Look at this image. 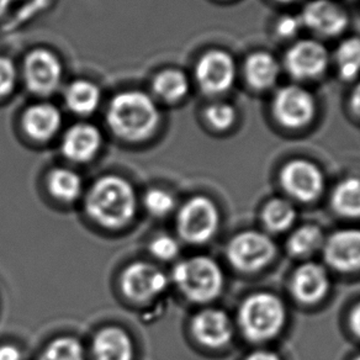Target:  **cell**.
Here are the masks:
<instances>
[{"instance_id": "cell-39", "label": "cell", "mask_w": 360, "mask_h": 360, "mask_svg": "<svg viewBox=\"0 0 360 360\" xmlns=\"http://www.w3.org/2000/svg\"><path fill=\"white\" fill-rule=\"evenodd\" d=\"M278 3H283V4H290V3H294V1H297V0H276Z\"/></svg>"}, {"instance_id": "cell-25", "label": "cell", "mask_w": 360, "mask_h": 360, "mask_svg": "<svg viewBox=\"0 0 360 360\" xmlns=\"http://www.w3.org/2000/svg\"><path fill=\"white\" fill-rule=\"evenodd\" d=\"M82 179L73 170L58 168L52 170L49 176V189L57 200L70 202L79 198L82 193Z\"/></svg>"}, {"instance_id": "cell-30", "label": "cell", "mask_w": 360, "mask_h": 360, "mask_svg": "<svg viewBox=\"0 0 360 360\" xmlns=\"http://www.w3.org/2000/svg\"><path fill=\"white\" fill-rule=\"evenodd\" d=\"M146 209L150 215L155 217H165L169 215L175 206L174 198L168 191L152 189L145 195Z\"/></svg>"}, {"instance_id": "cell-24", "label": "cell", "mask_w": 360, "mask_h": 360, "mask_svg": "<svg viewBox=\"0 0 360 360\" xmlns=\"http://www.w3.org/2000/svg\"><path fill=\"white\" fill-rule=\"evenodd\" d=\"M337 70L345 82L354 80L360 75V39L349 37L342 41L335 55Z\"/></svg>"}, {"instance_id": "cell-23", "label": "cell", "mask_w": 360, "mask_h": 360, "mask_svg": "<svg viewBox=\"0 0 360 360\" xmlns=\"http://www.w3.org/2000/svg\"><path fill=\"white\" fill-rule=\"evenodd\" d=\"M332 206L340 216L360 217V179L348 178L340 181L332 194Z\"/></svg>"}, {"instance_id": "cell-31", "label": "cell", "mask_w": 360, "mask_h": 360, "mask_svg": "<svg viewBox=\"0 0 360 360\" xmlns=\"http://www.w3.org/2000/svg\"><path fill=\"white\" fill-rule=\"evenodd\" d=\"M150 248V253L160 260L173 259L179 253L178 242L170 236L163 235L157 237L152 240Z\"/></svg>"}, {"instance_id": "cell-8", "label": "cell", "mask_w": 360, "mask_h": 360, "mask_svg": "<svg viewBox=\"0 0 360 360\" xmlns=\"http://www.w3.org/2000/svg\"><path fill=\"white\" fill-rule=\"evenodd\" d=\"M236 75L235 60L226 51H209L196 63V82L206 96L227 93L235 84Z\"/></svg>"}, {"instance_id": "cell-27", "label": "cell", "mask_w": 360, "mask_h": 360, "mask_svg": "<svg viewBox=\"0 0 360 360\" xmlns=\"http://www.w3.org/2000/svg\"><path fill=\"white\" fill-rule=\"evenodd\" d=\"M322 231L317 226H302L290 236L288 240V250L295 257H309L323 245Z\"/></svg>"}, {"instance_id": "cell-33", "label": "cell", "mask_w": 360, "mask_h": 360, "mask_svg": "<svg viewBox=\"0 0 360 360\" xmlns=\"http://www.w3.org/2000/svg\"><path fill=\"white\" fill-rule=\"evenodd\" d=\"M301 24L300 16L296 18L292 15L281 16L276 25V35L281 39H291L297 35L300 31Z\"/></svg>"}, {"instance_id": "cell-5", "label": "cell", "mask_w": 360, "mask_h": 360, "mask_svg": "<svg viewBox=\"0 0 360 360\" xmlns=\"http://www.w3.org/2000/svg\"><path fill=\"white\" fill-rule=\"evenodd\" d=\"M271 112L284 129L301 130L315 120V96L300 85H286L276 91L271 103Z\"/></svg>"}, {"instance_id": "cell-17", "label": "cell", "mask_w": 360, "mask_h": 360, "mask_svg": "<svg viewBox=\"0 0 360 360\" xmlns=\"http://www.w3.org/2000/svg\"><path fill=\"white\" fill-rule=\"evenodd\" d=\"M330 288V279L321 265L306 263L299 266L292 276L291 289L297 300L315 304L322 300Z\"/></svg>"}, {"instance_id": "cell-35", "label": "cell", "mask_w": 360, "mask_h": 360, "mask_svg": "<svg viewBox=\"0 0 360 360\" xmlns=\"http://www.w3.org/2000/svg\"><path fill=\"white\" fill-rule=\"evenodd\" d=\"M350 110L358 119H360V82L355 85L349 98Z\"/></svg>"}, {"instance_id": "cell-26", "label": "cell", "mask_w": 360, "mask_h": 360, "mask_svg": "<svg viewBox=\"0 0 360 360\" xmlns=\"http://www.w3.org/2000/svg\"><path fill=\"white\" fill-rule=\"evenodd\" d=\"M295 219L296 211L294 206L284 199L270 200L263 211V222L265 227L276 233L289 230Z\"/></svg>"}, {"instance_id": "cell-1", "label": "cell", "mask_w": 360, "mask_h": 360, "mask_svg": "<svg viewBox=\"0 0 360 360\" xmlns=\"http://www.w3.org/2000/svg\"><path fill=\"white\" fill-rule=\"evenodd\" d=\"M86 212L106 229H120L134 220L137 210L135 191L129 181L106 175L91 186L85 202Z\"/></svg>"}, {"instance_id": "cell-4", "label": "cell", "mask_w": 360, "mask_h": 360, "mask_svg": "<svg viewBox=\"0 0 360 360\" xmlns=\"http://www.w3.org/2000/svg\"><path fill=\"white\" fill-rule=\"evenodd\" d=\"M173 281L188 300L199 304L214 300L224 288V274L220 266L202 255L175 265Z\"/></svg>"}, {"instance_id": "cell-15", "label": "cell", "mask_w": 360, "mask_h": 360, "mask_svg": "<svg viewBox=\"0 0 360 360\" xmlns=\"http://www.w3.org/2000/svg\"><path fill=\"white\" fill-rule=\"evenodd\" d=\"M191 327L196 340L212 349L229 345L233 335L230 317L224 311L215 309L201 311L194 317Z\"/></svg>"}, {"instance_id": "cell-40", "label": "cell", "mask_w": 360, "mask_h": 360, "mask_svg": "<svg viewBox=\"0 0 360 360\" xmlns=\"http://www.w3.org/2000/svg\"><path fill=\"white\" fill-rule=\"evenodd\" d=\"M355 360H360V355H359V356H358V358H356V359H355Z\"/></svg>"}, {"instance_id": "cell-37", "label": "cell", "mask_w": 360, "mask_h": 360, "mask_svg": "<svg viewBox=\"0 0 360 360\" xmlns=\"http://www.w3.org/2000/svg\"><path fill=\"white\" fill-rule=\"evenodd\" d=\"M247 360H281V358L268 350H258L252 353Z\"/></svg>"}, {"instance_id": "cell-7", "label": "cell", "mask_w": 360, "mask_h": 360, "mask_svg": "<svg viewBox=\"0 0 360 360\" xmlns=\"http://www.w3.org/2000/svg\"><path fill=\"white\" fill-rule=\"evenodd\" d=\"M276 255V245L268 236L255 231L242 232L231 240L227 257L236 269L253 273L269 264Z\"/></svg>"}, {"instance_id": "cell-21", "label": "cell", "mask_w": 360, "mask_h": 360, "mask_svg": "<svg viewBox=\"0 0 360 360\" xmlns=\"http://www.w3.org/2000/svg\"><path fill=\"white\" fill-rule=\"evenodd\" d=\"M65 103L78 115H89L101 103V90L86 80H77L65 91Z\"/></svg>"}, {"instance_id": "cell-36", "label": "cell", "mask_w": 360, "mask_h": 360, "mask_svg": "<svg viewBox=\"0 0 360 360\" xmlns=\"http://www.w3.org/2000/svg\"><path fill=\"white\" fill-rule=\"evenodd\" d=\"M350 326L354 330L355 335L360 337V302L355 306L354 310L350 314Z\"/></svg>"}, {"instance_id": "cell-3", "label": "cell", "mask_w": 360, "mask_h": 360, "mask_svg": "<svg viewBox=\"0 0 360 360\" xmlns=\"http://www.w3.org/2000/svg\"><path fill=\"white\" fill-rule=\"evenodd\" d=\"M285 321V306L270 292H258L247 297L238 312L240 330L252 342L274 338L281 333Z\"/></svg>"}, {"instance_id": "cell-13", "label": "cell", "mask_w": 360, "mask_h": 360, "mask_svg": "<svg viewBox=\"0 0 360 360\" xmlns=\"http://www.w3.org/2000/svg\"><path fill=\"white\" fill-rule=\"evenodd\" d=\"M301 24L317 35L335 37L348 27L347 11L332 0H312L304 8Z\"/></svg>"}, {"instance_id": "cell-10", "label": "cell", "mask_w": 360, "mask_h": 360, "mask_svg": "<svg viewBox=\"0 0 360 360\" xmlns=\"http://www.w3.org/2000/svg\"><path fill=\"white\" fill-rule=\"evenodd\" d=\"M168 284L167 276L155 265L137 262L121 276V289L130 300L146 302L160 296Z\"/></svg>"}, {"instance_id": "cell-19", "label": "cell", "mask_w": 360, "mask_h": 360, "mask_svg": "<svg viewBox=\"0 0 360 360\" xmlns=\"http://www.w3.org/2000/svg\"><path fill=\"white\" fill-rule=\"evenodd\" d=\"M281 75V65L276 57L258 51L248 56L245 63V77L250 88L255 90H268L273 88Z\"/></svg>"}, {"instance_id": "cell-12", "label": "cell", "mask_w": 360, "mask_h": 360, "mask_svg": "<svg viewBox=\"0 0 360 360\" xmlns=\"http://www.w3.org/2000/svg\"><path fill=\"white\" fill-rule=\"evenodd\" d=\"M26 86L39 96L52 94L60 83L62 65L57 57L47 50H35L24 63Z\"/></svg>"}, {"instance_id": "cell-34", "label": "cell", "mask_w": 360, "mask_h": 360, "mask_svg": "<svg viewBox=\"0 0 360 360\" xmlns=\"http://www.w3.org/2000/svg\"><path fill=\"white\" fill-rule=\"evenodd\" d=\"M0 360H21L20 350L14 345H0Z\"/></svg>"}, {"instance_id": "cell-11", "label": "cell", "mask_w": 360, "mask_h": 360, "mask_svg": "<svg viewBox=\"0 0 360 360\" xmlns=\"http://www.w3.org/2000/svg\"><path fill=\"white\" fill-rule=\"evenodd\" d=\"M281 180L289 195L304 202L316 200L325 186L320 168L306 160H291L284 165Z\"/></svg>"}, {"instance_id": "cell-16", "label": "cell", "mask_w": 360, "mask_h": 360, "mask_svg": "<svg viewBox=\"0 0 360 360\" xmlns=\"http://www.w3.org/2000/svg\"><path fill=\"white\" fill-rule=\"evenodd\" d=\"M101 135L96 126L78 124L65 132L62 141V152L65 158L85 163L93 160L101 150Z\"/></svg>"}, {"instance_id": "cell-28", "label": "cell", "mask_w": 360, "mask_h": 360, "mask_svg": "<svg viewBox=\"0 0 360 360\" xmlns=\"http://www.w3.org/2000/svg\"><path fill=\"white\" fill-rule=\"evenodd\" d=\"M40 360H85L84 349L75 338H58L46 347Z\"/></svg>"}, {"instance_id": "cell-9", "label": "cell", "mask_w": 360, "mask_h": 360, "mask_svg": "<svg viewBox=\"0 0 360 360\" xmlns=\"http://www.w3.org/2000/svg\"><path fill=\"white\" fill-rule=\"evenodd\" d=\"M330 65V55L325 46L315 40H301L286 51L284 65L296 80L320 78Z\"/></svg>"}, {"instance_id": "cell-32", "label": "cell", "mask_w": 360, "mask_h": 360, "mask_svg": "<svg viewBox=\"0 0 360 360\" xmlns=\"http://www.w3.org/2000/svg\"><path fill=\"white\" fill-rule=\"evenodd\" d=\"M15 65L6 57H0V98L11 94L16 84Z\"/></svg>"}, {"instance_id": "cell-2", "label": "cell", "mask_w": 360, "mask_h": 360, "mask_svg": "<svg viewBox=\"0 0 360 360\" xmlns=\"http://www.w3.org/2000/svg\"><path fill=\"white\" fill-rule=\"evenodd\" d=\"M106 117L114 134L129 142L147 140L160 124L158 108L142 91H125L116 96Z\"/></svg>"}, {"instance_id": "cell-22", "label": "cell", "mask_w": 360, "mask_h": 360, "mask_svg": "<svg viewBox=\"0 0 360 360\" xmlns=\"http://www.w3.org/2000/svg\"><path fill=\"white\" fill-rule=\"evenodd\" d=\"M155 96L167 103H178L186 98L189 90L186 75L176 70H167L155 75L152 84Z\"/></svg>"}, {"instance_id": "cell-18", "label": "cell", "mask_w": 360, "mask_h": 360, "mask_svg": "<svg viewBox=\"0 0 360 360\" xmlns=\"http://www.w3.org/2000/svg\"><path fill=\"white\" fill-rule=\"evenodd\" d=\"M60 112L55 105L51 104H36L26 110L22 117V125L26 134L32 140H51L60 130Z\"/></svg>"}, {"instance_id": "cell-29", "label": "cell", "mask_w": 360, "mask_h": 360, "mask_svg": "<svg viewBox=\"0 0 360 360\" xmlns=\"http://www.w3.org/2000/svg\"><path fill=\"white\" fill-rule=\"evenodd\" d=\"M207 124L217 131L230 130L237 120V111L235 106L229 103L219 101L207 106L205 110Z\"/></svg>"}, {"instance_id": "cell-6", "label": "cell", "mask_w": 360, "mask_h": 360, "mask_svg": "<svg viewBox=\"0 0 360 360\" xmlns=\"http://www.w3.org/2000/svg\"><path fill=\"white\" fill-rule=\"evenodd\" d=\"M219 229V211L205 196H195L186 201L178 215V230L183 240L191 245L210 240Z\"/></svg>"}, {"instance_id": "cell-20", "label": "cell", "mask_w": 360, "mask_h": 360, "mask_svg": "<svg viewBox=\"0 0 360 360\" xmlns=\"http://www.w3.org/2000/svg\"><path fill=\"white\" fill-rule=\"evenodd\" d=\"M93 353L96 360H132L135 349L130 335L125 330L109 327L96 335Z\"/></svg>"}, {"instance_id": "cell-14", "label": "cell", "mask_w": 360, "mask_h": 360, "mask_svg": "<svg viewBox=\"0 0 360 360\" xmlns=\"http://www.w3.org/2000/svg\"><path fill=\"white\" fill-rule=\"evenodd\" d=\"M325 258L342 273L360 270V230H342L330 236L326 242Z\"/></svg>"}, {"instance_id": "cell-38", "label": "cell", "mask_w": 360, "mask_h": 360, "mask_svg": "<svg viewBox=\"0 0 360 360\" xmlns=\"http://www.w3.org/2000/svg\"><path fill=\"white\" fill-rule=\"evenodd\" d=\"M11 0H0V15L6 13V9L11 6Z\"/></svg>"}]
</instances>
